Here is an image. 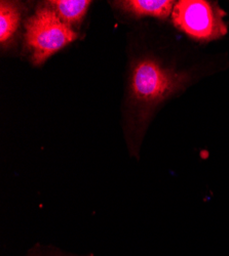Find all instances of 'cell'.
<instances>
[{"label":"cell","mask_w":229,"mask_h":256,"mask_svg":"<svg viewBox=\"0 0 229 256\" xmlns=\"http://www.w3.org/2000/svg\"><path fill=\"white\" fill-rule=\"evenodd\" d=\"M124 12L136 16H151L160 18H169L174 10V2L170 0H128L115 2Z\"/></svg>","instance_id":"cell-4"},{"label":"cell","mask_w":229,"mask_h":256,"mask_svg":"<svg viewBox=\"0 0 229 256\" xmlns=\"http://www.w3.org/2000/svg\"><path fill=\"white\" fill-rule=\"evenodd\" d=\"M225 12L205 0H181L174 6L173 24L187 35L200 41H211L224 36L227 26Z\"/></svg>","instance_id":"cell-2"},{"label":"cell","mask_w":229,"mask_h":256,"mask_svg":"<svg viewBox=\"0 0 229 256\" xmlns=\"http://www.w3.org/2000/svg\"><path fill=\"white\" fill-rule=\"evenodd\" d=\"M59 18L69 26L79 23L88 12L92 2L88 0H54L46 2Z\"/></svg>","instance_id":"cell-5"},{"label":"cell","mask_w":229,"mask_h":256,"mask_svg":"<svg viewBox=\"0 0 229 256\" xmlns=\"http://www.w3.org/2000/svg\"><path fill=\"white\" fill-rule=\"evenodd\" d=\"M187 81V74L166 69L155 60L144 58L133 68L131 88L138 100L154 104L178 92Z\"/></svg>","instance_id":"cell-3"},{"label":"cell","mask_w":229,"mask_h":256,"mask_svg":"<svg viewBox=\"0 0 229 256\" xmlns=\"http://www.w3.org/2000/svg\"><path fill=\"white\" fill-rule=\"evenodd\" d=\"M25 40L32 62L41 65L50 56L77 38V33L48 4L38 8L25 23Z\"/></svg>","instance_id":"cell-1"},{"label":"cell","mask_w":229,"mask_h":256,"mask_svg":"<svg viewBox=\"0 0 229 256\" xmlns=\"http://www.w3.org/2000/svg\"><path fill=\"white\" fill-rule=\"evenodd\" d=\"M21 12L15 2H0V42L6 44L18 30Z\"/></svg>","instance_id":"cell-6"}]
</instances>
